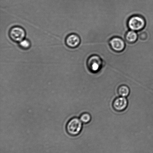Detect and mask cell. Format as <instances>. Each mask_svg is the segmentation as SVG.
I'll return each mask as SVG.
<instances>
[{
  "instance_id": "cell-1",
  "label": "cell",
  "mask_w": 153,
  "mask_h": 153,
  "mask_svg": "<svg viewBox=\"0 0 153 153\" xmlns=\"http://www.w3.org/2000/svg\"><path fill=\"white\" fill-rule=\"evenodd\" d=\"M82 127V122L80 119L76 117H73L67 122L66 130L70 135L76 136L80 133Z\"/></svg>"
},
{
  "instance_id": "cell-2",
  "label": "cell",
  "mask_w": 153,
  "mask_h": 153,
  "mask_svg": "<svg viewBox=\"0 0 153 153\" xmlns=\"http://www.w3.org/2000/svg\"><path fill=\"white\" fill-rule=\"evenodd\" d=\"M127 25L130 30L139 31L143 30L146 25V21L142 16L134 15L128 19Z\"/></svg>"
},
{
  "instance_id": "cell-3",
  "label": "cell",
  "mask_w": 153,
  "mask_h": 153,
  "mask_svg": "<svg viewBox=\"0 0 153 153\" xmlns=\"http://www.w3.org/2000/svg\"><path fill=\"white\" fill-rule=\"evenodd\" d=\"M103 61L98 55H94L90 56L87 60L88 70L91 72L95 73L100 71L103 66Z\"/></svg>"
},
{
  "instance_id": "cell-4",
  "label": "cell",
  "mask_w": 153,
  "mask_h": 153,
  "mask_svg": "<svg viewBox=\"0 0 153 153\" xmlns=\"http://www.w3.org/2000/svg\"><path fill=\"white\" fill-rule=\"evenodd\" d=\"M9 37L13 41L20 43L24 40L26 33L23 28L20 26H14L10 28L9 33Z\"/></svg>"
},
{
  "instance_id": "cell-5",
  "label": "cell",
  "mask_w": 153,
  "mask_h": 153,
  "mask_svg": "<svg viewBox=\"0 0 153 153\" xmlns=\"http://www.w3.org/2000/svg\"><path fill=\"white\" fill-rule=\"evenodd\" d=\"M109 43L112 50L115 52H122L125 48V43L122 39L119 37H112L109 40Z\"/></svg>"
},
{
  "instance_id": "cell-6",
  "label": "cell",
  "mask_w": 153,
  "mask_h": 153,
  "mask_svg": "<svg viewBox=\"0 0 153 153\" xmlns=\"http://www.w3.org/2000/svg\"><path fill=\"white\" fill-rule=\"evenodd\" d=\"M128 102L125 97H120L115 99L112 103V106L116 111L122 112L127 108Z\"/></svg>"
},
{
  "instance_id": "cell-7",
  "label": "cell",
  "mask_w": 153,
  "mask_h": 153,
  "mask_svg": "<svg viewBox=\"0 0 153 153\" xmlns=\"http://www.w3.org/2000/svg\"><path fill=\"white\" fill-rule=\"evenodd\" d=\"M65 44L68 47L71 49L77 47L80 44L81 39L77 34H70L65 39Z\"/></svg>"
},
{
  "instance_id": "cell-8",
  "label": "cell",
  "mask_w": 153,
  "mask_h": 153,
  "mask_svg": "<svg viewBox=\"0 0 153 153\" xmlns=\"http://www.w3.org/2000/svg\"><path fill=\"white\" fill-rule=\"evenodd\" d=\"M138 35L135 31H127L126 34L125 39L127 43H133L137 41Z\"/></svg>"
},
{
  "instance_id": "cell-9",
  "label": "cell",
  "mask_w": 153,
  "mask_h": 153,
  "mask_svg": "<svg viewBox=\"0 0 153 153\" xmlns=\"http://www.w3.org/2000/svg\"><path fill=\"white\" fill-rule=\"evenodd\" d=\"M118 94L120 96L127 97L129 95L130 93V88L127 85H121L118 88Z\"/></svg>"
},
{
  "instance_id": "cell-10",
  "label": "cell",
  "mask_w": 153,
  "mask_h": 153,
  "mask_svg": "<svg viewBox=\"0 0 153 153\" xmlns=\"http://www.w3.org/2000/svg\"><path fill=\"white\" fill-rule=\"evenodd\" d=\"M79 119L83 123H88L91 121V116L89 113L85 112L80 115Z\"/></svg>"
},
{
  "instance_id": "cell-11",
  "label": "cell",
  "mask_w": 153,
  "mask_h": 153,
  "mask_svg": "<svg viewBox=\"0 0 153 153\" xmlns=\"http://www.w3.org/2000/svg\"><path fill=\"white\" fill-rule=\"evenodd\" d=\"M19 46L21 49L26 50L30 47V42L28 40H23L19 43Z\"/></svg>"
},
{
  "instance_id": "cell-12",
  "label": "cell",
  "mask_w": 153,
  "mask_h": 153,
  "mask_svg": "<svg viewBox=\"0 0 153 153\" xmlns=\"http://www.w3.org/2000/svg\"><path fill=\"white\" fill-rule=\"evenodd\" d=\"M139 37L140 40H145L148 38V34L146 32H142L139 34Z\"/></svg>"
}]
</instances>
